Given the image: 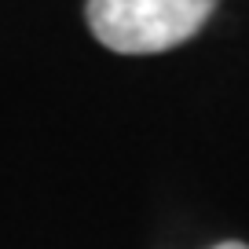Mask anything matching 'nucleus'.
Masks as SVG:
<instances>
[{"mask_svg":"<svg viewBox=\"0 0 249 249\" xmlns=\"http://www.w3.org/2000/svg\"><path fill=\"white\" fill-rule=\"evenodd\" d=\"M220 0H88L95 40L121 55H154L191 40Z\"/></svg>","mask_w":249,"mask_h":249,"instance_id":"1","label":"nucleus"},{"mask_svg":"<svg viewBox=\"0 0 249 249\" xmlns=\"http://www.w3.org/2000/svg\"><path fill=\"white\" fill-rule=\"evenodd\" d=\"M213 249H249L246 242H220V246H213Z\"/></svg>","mask_w":249,"mask_h":249,"instance_id":"2","label":"nucleus"}]
</instances>
